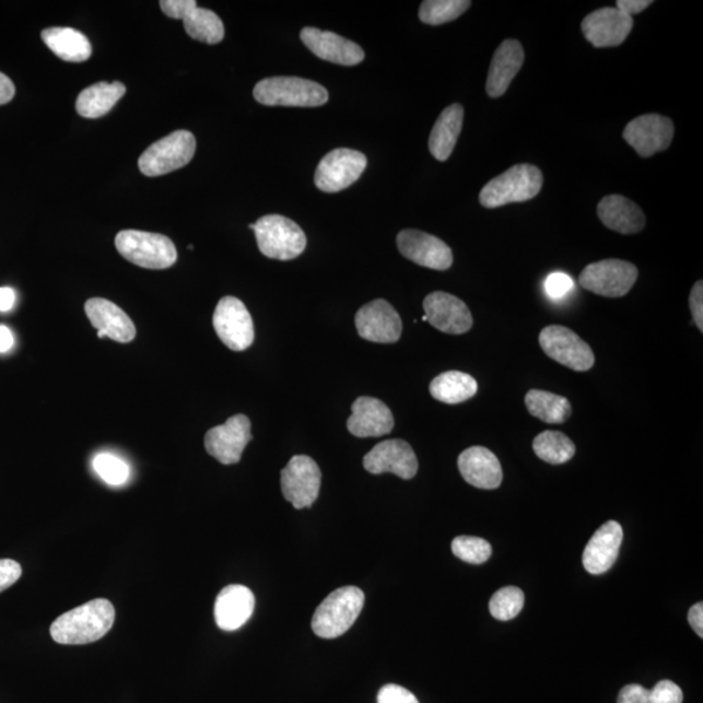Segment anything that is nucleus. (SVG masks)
<instances>
[{"label": "nucleus", "instance_id": "obj_1", "mask_svg": "<svg viewBox=\"0 0 703 703\" xmlns=\"http://www.w3.org/2000/svg\"><path fill=\"white\" fill-rule=\"evenodd\" d=\"M114 621L115 609L110 600L94 599L59 617L50 633L60 645H86L105 637Z\"/></svg>", "mask_w": 703, "mask_h": 703}, {"label": "nucleus", "instance_id": "obj_2", "mask_svg": "<svg viewBox=\"0 0 703 703\" xmlns=\"http://www.w3.org/2000/svg\"><path fill=\"white\" fill-rule=\"evenodd\" d=\"M542 186L541 169L523 163L490 180L481 190L480 203L483 208L495 209L508 203L529 201L541 192Z\"/></svg>", "mask_w": 703, "mask_h": 703}, {"label": "nucleus", "instance_id": "obj_3", "mask_svg": "<svg viewBox=\"0 0 703 703\" xmlns=\"http://www.w3.org/2000/svg\"><path fill=\"white\" fill-rule=\"evenodd\" d=\"M365 596L356 586L332 591L318 606L312 620L314 633L320 638H338L350 631L364 609Z\"/></svg>", "mask_w": 703, "mask_h": 703}, {"label": "nucleus", "instance_id": "obj_4", "mask_svg": "<svg viewBox=\"0 0 703 703\" xmlns=\"http://www.w3.org/2000/svg\"><path fill=\"white\" fill-rule=\"evenodd\" d=\"M254 95L265 106L319 107L329 101V92L316 81L302 78H269L259 81Z\"/></svg>", "mask_w": 703, "mask_h": 703}, {"label": "nucleus", "instance_id": "obj_5", "mask_svg": "<svg viewBox=\"0 0 703 703\" xmlns=\"http://www.w3.org/2000/svg\"><path fill=\"white\" fill-rule=\"evenodd\" d=\"M119 254L136 266L150 270H165L175 265V244L165 235L136 230L119 232L115 238Z\"/></svg>", "mask_w": 703, "mask_h": 703}, {"label": "nucleus", "instance_id": "obj_6", "mask_svg": "<svg viewBox=\"0 0 703 703\" xmlns=\"http://www.w3.org/2000/svg\"><path fill=\"white\" fill-rule=\"evenodd\" d=\"M254 231L261 254L279 261H291L306 248L304 231L290 218L265 215L255 223Z\"/></svg>", "mask_w": 703, "mask_h": 703}, {"label": "nucleus", "instance_id": "obj_7", "mask_svg": "<svg viewBox=\"0 0 703 703\" xmlns=\"http://www.w3.org/2000/svg\"><path fill=\"white\" fill-rule=\"evenodd\" d=\"M196 138L189 131H175L156 141L140 156L139 168L145 176L155 177L187 166L196 153Z\"/></svg>", "mask_w": 703, "mask_h": 703}, {"label": "nucleus", "instance_id": "obj_8", "mask_svg": "<svg viewBox=\"0 0 703 703\" xmlns=\"http://www.w3.org/2000/svg\"><path fill=\"white\" fill-rule=\"evenodd\" d=\"M637 278L636 266L623 259L611 258L586 266L578 277V283L596 295L618 298L633 289Z\"/></svg>", "mask_w": 703, "mask_h": 703}, {"label": "nucleus", "instance_id": "obj_9", "mask_svg": "<svg viewBox=\"0 0 703 703\" xmlns=\"http://www.w3.org/2000/svg\"><path fill=\"white\" fill-rule=\"evenodd\" d=\"M539 345L550 359L575 372H588L596 363L590 345L564 326L544 327Z\"/></svg>", "mask_w": 703, "mask_h": 703}, {"label": "nucleus", "instance_id": "obj_10", "mask_svg": "<svg viewBox=\"0 0 703 703\" xmlns=\"http://www.w3.org/2000/svg\"><path fill=\"white\" fill-rule=\"evenodd\" d=\"M366 165V156L358 150L336 149L319 162L314 183L325 194H337L356 183Z\"/></svg>", "mask_w": 703, "mask_h": 703}, {"label": "nucleus", "instance_id": "obj_11", "mask_svg": "<svg viewBox=\"0 0 703 703\" xmlns=\"http://www.w3.org/2000/svg\"><path fill=\"white\" fill-rule=\"evenodd\" d=\"M213 325L216 336L231 351L243 352L254 344L255 325L242 300L225 296L218 303Z\"/></svg>", "mask_w": 703, "mask_h": 703}, {"label": "nucleus", "instance_id": "obj_12", "mask_svg": "<svg viewBox=\"0 0 703 703\" xmlns=\"http://www.w3.org/2000/svg\"><path fill=\"white\" fill-rule=\"evenodd\" d=\"M323 473L309 456H293L282 470V493L296 509L308 508L317 501Z\"/></svg>", "mask_w": 703, "mask_h": 703}, {"label": "nucleus", "instance_id": "obj_13", "mask_svg": "<svg viewBox=\"0 0 703 703\" xmlns=\"http://www.w3.org/2000/svg\"><path fill=\"white\" fill-rule=\"evenodd\" d=\"M673 133L671 119L658 114H647L628 122L623 138L634 152L643 159H648L670 148Z\"/></svg>", "mask_w": 703, "mask_h": 703}, {"label": "nucleus", "instance_id": "obj_14", "mask_svg": "<svg viewBox=\"0 0 703 703\" xmlns=\"http://www.w3.org/2000/svg\"><path fill=\"white\" fill-rule=\"evenodd\" d=\"M250 427L247 415L236 414L223 425L209 430L204 435V448L224 466H232L241 461L245 447L251 441Z\"/></svg>", "mask_w": 703, "mask_h": 703}, {"label": "nucleus", "instance_id": "obj_15", "mask_svg": "<svg viewBox=\"0 0 703 703\" xmlns=\"http://www.w3.org/2000/svg\"><path fill=\"white\" fill-rule=\"evenodd\" d=\"M399 251L409 261L432 270L445 271L454 263L453 250L441 238L419 230L401 231L396 238Z\"/></svg>", "mask_w": 703, "mask_h": 703}, {"label": "nucleus", "instance_id": "obj_16", "mask_svg": "<svg viewBox=\"0 0 703 703\" xmlns=\"http://www.w3.org/2000/svg\"><path fill=\"white\" fill-rule=\"evenodd\" d=\"M430 325L449 336H461L472 329L473 317L466 303L447 292H433L423 300Z\"/></svg>", "mask_w": 703, "mask_h": 703}, {"label": "nucleus", "instance_id": "obj_17", "mask_svg": "<svg viewBox=\"0 0 703 703\" xmlns=\"http://www.w3.org/2000/svg\"><path fill=\"white\" fill-rule=\"evenodd\" d=\"M364 468L372 474L394 473L402 480H412L419 472V461L409 443L390 440L378 443L364 457Z\"/></svg>", "mask_w": 703, "mask_h": 703}, {"label": "nucleus", "instance_id": "obj_18", "mask_svg": "<svg viewBox=\"0 0 703 703\" xmlns=\"http://www.w3.org/2000/svg\"><path fill=\"white\" fill-rule=\"evenodd\" d=\"M359 336L373 343L392 344L401 337L402 323L399 313L386 300H374L356 314Z\"/></svg>", "mask_w": 703, "mask_h": 703}, {"label": "nucleus", "instance_id": "obj_19", "mask_svg": "<svg viewBox=\"0 0 703 703\" xmlns=\"http://www.w3.org/2000/svg\"><path fill=\"white\" fill-rule=\"evenodd\" d=\"M633 28V19L617 7H605L583 20L582 30L594 47H617L624 43Z\"/></svg>", "mask_w": 703, "mask_h": 703}, {"label": "nucleus", "instance_id": "obj_20", "mask_svg": "<svg viewBox=\"0 0 703 703\" xmlns=\"http://www.w3.org/2000/svg\"><path fill=\"white\" fill-rule=\"evenodd\" d=\"M300 37L314 56L331 61V63L352 67L360 65L365 59L363 47L338 36L336 33L308 26L300 33Z\"/></svg>", "mask_w": 703, "mask_h": 703}, {"label": "nucleus", "instance_id": "obj_21", "mask_svg": "<svg viewBox=\"0 0 703 703\" xmlns=\"http://www.w3.org/2000/svg\"><path fill=\"white\" fill-rule=\"evenodd\" d=\"M395 426L394 414L384 401L361 396L352 405L351 418L347 421L348 432L358 438H378L390 434Z\"/></svg>", "mask_w": 703, "mask_h": 703}, {"label": "nucleus", "instance_id": "obj_22", "mask_svg": "<svg viewBox=\"0 0 703 703\" xmlns=\"http://www.w3.org/2000/svg\"><path fill=\"white\" fill-rule=\"evenodd\" d=\"M462 479L477 489L495 490L503 482L501 461L487 447H470L457 460Z\"/></svg>", "mask_w": 703, "mask_h": 703}, {"label": "nucleus", "instance_id": "obj_23", "mask_svg": "<svg viewBox=\"0 0 703 703\" xmlns=\"http://www.w3.org/2000/svg\"><path fill=\"white\" fill-rule=\"evenodd\" d=\"M621 542H623V528L616 520L607 522L590 538L584 550L583 563L585 570L591 575H602L616 564Z\"/></svg>", "mask_w": 703, "mask_h": 703}, {"label": "nucleus", "instance_id": "obj_24", "mask_svg": "<svg viewBox=\"0 0 703 703\" xmlns=\"http://www.w3.org/2000/svg\"><path fill=\"white\" fill-rule=\"evenodd\" d=\"M256 598L244 585H230L216 597L214 616L216 625L225 632H234L254 616Z\"/></svg>", "mask_w": 703, "mask_h": 703}, {"label": "nucleus", "instance_id": "obj_25", "mask_svg": "<svg viewBox=\"0 0 703 703\" xmlns=\"http://www.w3.org/2000/svg\"><path fill=\"white\" fill-rule=\"evenodd\" d=\"M85 313L92 325L106 338L118 343H129L136 337V327L128 314L118 305L106 298L94 297L87 300Z\"/></svg>", "mask_w": 703, "mask_h": 703}, {"label": "nucleus", "instance_id": "obj_26", "mask_svg": "<svg viewBox=\"0 0 703 703\" xmlns=\"http://www.w3.org/2000/svg\"><path fill=\"white\" fill-rule=\"evenodd\" d=\"M525 52L517 39H506L497 47L491 60L487 92L491 98H500L508 91L524 65Z\"/></svg>", "mask_w": 703, "mask_h": 703}, {"label": "nucleus", "instance_id": "obj_27", "mask_svg": "<svg viewBox=\"0 0 703 703\" xmlns=\"http://www.w3.org/2000/svg\"><path fill=\"white\" fill-rule=\"evenodd\" d=\"M598 216L607 229L621 235L637 234L643 231L646 218L643 209L624 196L611 195L598 203Z\"/></svg>", "mask_w": 703, "mask_h": 703}, {"label": "nucleus", "instance_id": "obj_28", "mask_svg": "<svg viewBox=\"0 0 703 703\" xmlns=\"http://www.w3.org/2000/svg\"><path fill=\"white\" fill-rule=\"evenodd\" d=\"M462 122L464 107L459 104L448 106L436 119L429 139L430 153L436 161L446 162L453 154Z\"/></svg>", "mask_w": 703, "mask_h": 703}, {"label": "nucleus", "instance_id": "obj_29", "mask_svg": "<svg viewBox=\"0 0 703 703\" xmlns=\"http://www.w3.org/2000/svg\"><path fill=\"white\" fill-rule=\"evenodd\" d=\"M125 84L98 83L84 89L77 101V112L86 119H98L110 113L113 107L125 97Z\"/></svg>", "mask_w": 703, "mask_h": 703}, {"label": "nucleus", "instance_id": "obj_30", "mask_svg": "<svg viewBox=\"0 0 703 703\" xmlns=\"http://www.w3.org/2000/svg\"><path fill=\"white\" fill-rule=\"evenodd\" d=\"M44 43L56 56L71 63H81L92 57V45L85 34L72 28H49L43 34Z\"/></svg>", "mask_w": 703, "mask_h": 703}, {"label": "nucleus", "instance_id": "obj_31", "mask_svg": "<svg viewBox=\"0 0 703 703\" xmlns=\"http://www.w3.org/2000/svg\"><path fill=\"white\" fill-rule=\"evenodd\" d=\"M477 391L479 385L472 375L456 371L442 373L430 384L433 398L450 406L472 399Z\"/></svg>", "mask_w": 703, "mask_h": 703}, {"label": "nucleus", "instance_id": "obj_32", "mask_svg": "<svg viewBox=\"0 0 703 703\" xmlns=\"http://www.w3.org/2000/svg\"><path fill=\"white\" fill-rule=\"evenodd\" d=\"M525 406L534 418L552 425H561L572 415L570 400L549 391L530 390L525 396Z\"/></svg>", "mask_w": 703, "mask_h": 703}, {"label": "nucleus", "instance_id": "obj_33", "mask_svg": "<svg viewBox=\"0 0 703 703\" xmlns=\"http://www.w3.org/2000/svg\"><path fill=\"white\" fill-rule=\"evenodd\" d=\"M184 30L189 37L208 45L220 44L224 38V25L215 12L200 9L197 4L190 7L183 17Z\"/></svg>", "mask_w": 703, "mask_h": 703}, {"label": "nucleus", "instance_id": "obj_34", "mask_svg": "<svg viewBox=\"0 0 703 703\" xmlns=\"http://www.w3.org/2000/svg\"><path fill=\"white\" fill-rule=\"evenodd\" d=\"M534 449L539 459L552 466H561L576 454L575 443L570 436L561 432H551V430L536 436Z\"/></svg>", "mask_w": 703, "mask_h": 703}, {"label": "nucleus", "instance_id": "obj_35", "mask_svg": "<svg viewBox=\"0 0 703 703\" xmlns=\"http://www.w3.org/2000/svg\"><path fill=\"white\" fill-rule=\"evenodd\" d=\"M472 5L469 0H425L419 16L423 24L442 25L459 19Z\"/></svg>", "mask_w": 703, "mask_h": 703}, {"label": "nucleus", "instance_id": "obj_36", "mask_svg": "<svg viewBox=\"0 0 703 703\" xmlns=\"http://www.w3.org/2000/svg\"><path fill=\"white\" fill-rule=\"evenodd\" d=\"M525 598L522 589L516 586H507L497 590L490 599L489 609L491 616L501 621L515 619L522 612Z\"/></svg>", "mask_w": 703, "mask_h": 703}, {"label": "nucleus", "instance_id": "obj_37", "mask_svg": "<svg viewBox=\"0 0 703 703\" xmlns=\"http://www.w3.org/2000/svg\"><path fill=\"white\" fill-rule=\"evenodd\" d=\"M93 468L101 479L112 484V487H121L129 480V474H131L128 464L113 454L104 453L95 456Z\"/></svg>", "mask_w": 703, "mask_h": 703}, {"label": "nucleus", "instance_id": "obj_38", "mask_svg": "<svg viewBox=\"0 0 703 703\" xmlns=\"http://www.w3.org/2000/svg\"><path fill=\"white\" fill-rule=\"evenodd\" d=\"M453 552L462 562L482 564L489 561L491 554H493V549L482 538L461 536L454 539Z\"/></svg>", "mask_w": 703, "mask_h": 703}, {"label": "nucleus", "instance_id": "obj_39", "mask_svg": "<svg viewBox=\"0 0 703 703\" xmlns=\"http://www.w3.org/2000/svg\"><path fill=\"white\" fill-rule=\"evenodd\" d=\"M681 689L670 680L659 681L648 691V703H682Z\"/></svg>", "mask_w": 703, "mask_h": 703}, {"label": "nucleus", "instance_id": "obj_40", "mask_svg": "<svg viewBox=\"0 0 703 703\" xmlns=\"http://www.w3.org/2000/svg\"><path fill=\"white\" fill-rule=\"evenodd\" d=\"M378 703H420L415 695L400 686L388 684L380 689Z\"/></svg>", "mask_w": 703, "mask_h": 703}, {"label": "nucleus", "instance_id": "obj_41", "mask_svg": "<svg viewBox=\"0 0 703 703\" xmlns=\"http://www.w3.org/2000/svg\"><path fill=\"white\" fill-rule=\"evenodd\" d=\"M22 575V565L12 559H0V593L15 585Z\"/></svg>", "mask_w": 703, "mask_h": 703}, {"label": "nucleus", "instance_id": "obj_42", "mask_svg": "<svg viewBox=\"0 0 703 703\" xmlns=\"http://www.w3.org/2000/svg\"><path fill=\"white\" fill-rule=\"evenodd\" d=\"M575 283L569 276L562 274V272H555L548 278V281L544 283V290L548 292V295L551 298H562L566 293L571 292Z\"/></svg>", "mask_w": 703, "mask_h": 703}, {"label": "nucleus", "instance_id": "obj_43", "mask_svg": "<svg viewBox=\"0 0 703 703\" xmlns=\"http://www.w3.org/2000/svg\"><path fill=\"white\" fill-rule=\"evenodd\" d=\"M689 305L695 326L699 327L700 332H703V282L699 281L693 285L691 296H689Z\"/></svg>", "mask_w": 703, "mask_h": 703}, {"label": "nucleus", "instance_id": "obj_44", "mask_svg": "<svg viewBox=\"0 0 703 703\" xmlns=\"http://www.w3.org/2000/svg\"><path fill=\"white\" fill-rule=\"evenodd\" d=\"M197 4L195 0H163L161 10L171 19L183 20L190 7Z\"/></svg>", "mask_w": 703, "mask_h": 703}, {"label": "nucleus", "instance_id": "obj_45", "mask_svg": "<svg viewBox=\"0 0 703 703\" xmlns=\"http://www.w3.org/2000/svg\"><path fill=\"white\" fill-rule=\"evenodd\" d=\"M618 703H648V691L637 684L626 686L621 689Z\"/></svg>", "mask_w": 703, "mask_h": 703}, {"label": "nucleus", "instance_id": "obj_46", "mask_svg": "<svg viewBox=\"0 0 703 703\" xmlns=\"http://www.w3.org/2000/svg\"><path fill=\"white\" fill-rule=\"evenodd\" d=\"M652 4V0H618L617 9L632 17L645 11Z\"/></svg>", "mask_w": 703, "mask_h": 703}, {"label": "nucleus", "instance_id": "obj_47", "mask_svg": "<svg viewBox=\"0 0 703 703\" xmlns=\"http://www.w3.org/2000/svg\"><path fill=\"white\" fill-rule=\"evenodd\" d=\"M16 87L11 79L0 72V106L9 104L15 97Z\"/></svg>", "mask_w": 703, "mask_h": 703}, {"label": "nucleus", "instance_id": "obj_48", "mask_svg": "<svg viewBox=\"0 0 703 703\" xmlns=\"http://www.w3.org/2000/svg\"><path fill=\"white\" fill-rule=\"evenodd\" d=\"M689 623H691L693 631L699 634L700 638L703 637V605L695 604L688 613Z\"/></svg>", "mask_w": 703, "mask_h": 703}, {"label": "nucleus", "instance_id": "obj_49", "mask_svg": "<svg viewBox=\"0 0 703 703\" xmlns=\"http://www.w3.org/2000/svg\"><path fill=\"white\" fill-rule=\"evenodd\" d=\"M16 304V292L10 286H0V312H10Z\"/></svg>", "mask_w": 703, "mask_h": 703}, {"label": "nucleus", "instance_id": "obj_50", "mask_svg": "<svg viewBox=\"0 0 703 703\" xmlns=\"http://www.w3.org/2000/svg\"><path fill=\"white\" fill-rule=\"evenodd\" d=\"M15 345V337L9 327L0 325V353H5L12 350Z\"/></svg>", "mask_w": 703, "mask_h": 703}]
</instances>
